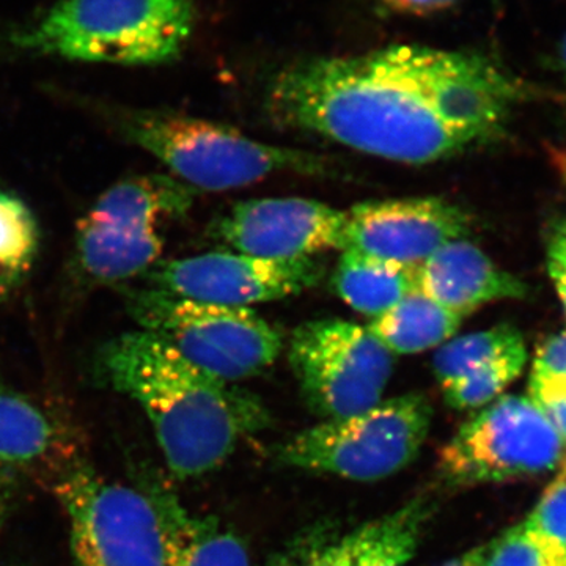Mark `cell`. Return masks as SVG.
<instances>
[{"mask_svg":"<svg viewBox=\"0 0 566 566\" xmlns=\"http://www.w3.org/2000/svg\"><path fill=\"white\" fill-rule=\"evenodd\" d=\"M527 364L526 346L505 354L495 360L485 370L468 376L461 381L442 389L446 403L457 411H471V409L485 408L493 403L513 381L523 374Z\"/></svg>","mask_w":566,"mask_h":566,"instance_id":"cell-22","label":"cell"},{"mask_svg":"<svg viewBox=\"0 0 566 566\" xmlns=\"http://www.w3.org/2000/svg\"><path fill=\"white\" fill-rule=\"evenodd\" d=\"M13 479L14 475L0 469V531L9 516L11 497H13Z\"/></svg>","mask_w":566,"mask_h":566,"instance_id":"cell-29","label":"cell"},{"mask_svg":"<svg viewBox=\"0 0 566 566\" xmlns=\"http://www.w3.org/2000/svg\"><path fill=\"white\" fill-rule=\"evenodd\" d=\"M434 504L419 495L338 539L340 566H409L422 542Z\"/></svg>","mask_w":566,"mask_h":566,"instance_id":"cell-17","label":"cell"},{"mask_svg":"<svg viewBox=\"0 0 566 566\" xmlns=\"http://www.w3.org/2000/svg\"><path fill=\"white\" fill-rule=\"evenodd\" d=\"M333 282L335 292L349 307L375 319L417 290V268L345 251Z\"/></svg>","mask_w":566,"mask_h":566,"instance_id":"cell-18","label":"cell"},{"mask_svg":"<svg viewBox=\"0 0 566 566\" xmlns=\"http://www.w3.org/2000/svg\"><path fill=\"white\" fill-rule=\"evenodd\" d=\"M387 10L408 17H430L450 10L461 0H379Z\"/></svg>","mask_w":566,"mask_h":566,"instance_id":"cell-28","label":"cell"},{"mask_svg":"<svg viewBox=\"0 0 566 566\" xmlns=\"http://www.w3.org/2000/svg\"><path fill=\"white\" fill-rule=\"evenodd\" d=\"M289 360L304 403L323 420L385 400L395 356L370 331L345 319H314L293 331Z\"/></svg>","mask_w":566,"mask_h":566,"instance_id":"cell-10","label":"cell"},{"mask_svg":"<svg viewBox=\"0 0 566 566\" xmlns=\"http://www.w3.org/2000/svg\"><path fill=\"white\" fill-rule=\"evenodd\" d=\"M562 472H566V441L564 444V460H562Z\"/></svg>","mask_w":566,"mask_h":566,"instance_id":"cell-33","label":"cell"},{"mask_svg":"<svg viewBox=\"0 0 566 566\" xmlns=\"http://www.w3.org/2000/svg\"><path fill=\"white\" fill-rule=\"evenodd\" d=\"M543 553L554 566H566V474L560 472L524 521Z\"/></svg>","mask_w":566,"mask_h":566,"instance_id":"cell-23","label":"cell"},{"mask_svg":"<svg viewBox=\"0 0 566 566\" xmlns=\"http://www.w3.org/2000/svg\"><path fill=\"white\" fill-rule=\"evenodd\" d=\"M139 483L161 512L169 546L167 566H252L240 535L218 517L192 515L161 475L144 469Z\"/></svg>","mask_w":566,"mask_h":566,"instance_id":"cell-16","label":"cell"},{"mask_svg":"<svg viewBox=\"0 0 566 566\" xmlns=\"http://www.w3.org/2000/svg\"><path fill=\"white\" fill-rule=\"evenodd\" d=\"M193 191L166 175H137L112 186L77 223L76 259L98 283L148 274L163 255V227L191 208Z\"/></svg>","mask_w":566,"mask_h":566,"instance_id":"cell-7","label":"cell"},{"mask_svg":"<svg viewBox=\"0 0 566 566\" xmlns=\"http://www.w3.org/2000/svg\"><path fill=\"white\" fill-rule=\"evenodd\" d=\"M346 212L300 197L253 199L234 205L216 227L223 243L270 260L312 259L340 251Z\"/></svg>","mask_w":566,"mask_h":566,"instance_id":"cell-13","label":"cell"},{"mask_svg":"<svg viewBox=\"0 0 566 566\" xmlns=\"http://www.w3.org/2000/svg\"><path fill=\"white\" fill-rule=\"evenodd\" d=\"M65 510L77 566H167V532L153 495L112 482L87 461L51 485Z\"/></svg>","mask_w":566,"mask_h":566,"instance_id":"cell-8","label":"cell"},{"mask_svg":"<svg viewBox=\"0 0 566 566\" xmlns=\"http://www.w3.org/2000/svg\"><path fill=\"white\" fill-rule=\"evenodd\" d=\"M196 0H59L0 29V51L66 61L163 65L185 50Z\"/></svg>","mask_w":566,"mask_h":566,"instance_id":"cell-3","label":"cell"},{"mask_svg":"<svg viewBox=\"0 0 566 566\" xmlns=\"http://www.w3.org/2000/svg\"><path fill=\"white\" fill-rule=\"evenodd\" d=\"M93 374L140 406L175 479L211 474L241 442L270 427L256 395L205 374L142 329L104 344Z\"/></svg>","mask_w":566,"mask_h":566,"instance_id":"cell-2","label":"cell"},{"mask_svg":"<svg viewBox=\"0 0 566 566\" xmlns=\"http://www.w3.org/2000/svg\"><path fill=\"white\" fill-rule=\"evenodd\" d=\"M482 546L475 547V549L469 551V553L463 554V556L447 562L444 566H480V562H482Z\"/></svg>","mask_w":566,"mask_h":566,"instance_id":"cell-30","label":"cell"},{"mask_svg":"<svg viewBox=\"0 0 566 566\" xmlns=\"http://www.w3.org/2000/svg\"><path fill=\"white\" fill-rule=\"evenodd\" d=\"M39 249L35 214L17 193L0 189V303L32 273Z\"/></svg>","mask_w":566,"mask_h":566,"instance_id":"cell-20","label":"cell"},{"mask_svg":"<svg viewBox=\"0 0 566 566\" xmlns=\"http://www.w3.org/2000/svg\"><path fill=\"white\" fill-rule=\"evenodd\" d=\"M417 290L463 319L483 305L527 294L526 283L465 238L442 245L417 266Z\"/></svg>","mask_w":566,"mask_h":566,"instance_id":"cell-15","label":"cell"},{"mask_svg":"<svg viewBox=\"0 0 566 566\" xmlns=\"http://www.w3.org/2000/svg\"><path fill=\"white\" fill-rule=\"evenodd\" d=\"M557 69L560 71L562 76H564L566 81V33L564 39L560 40V43H558Z\"/></svg>","mask_w":566,"mask_h":566,"instance_id":"cell-32","label":"cell"},{"mask_svg":"<svg viewBox=\"0 0 566 566\" xmlns=\"http://www.w3.org/2000/svg\"><path fill=\"white\" fill-rule=\"evenodd\" d=\"M553 163L556 166L558 177L564 181L566 188V151L565 150H554L553 151Z\"/></svg>","mask_w":566,"mask_h":566,"instance_id":"cell-31","label":"cell"},{"mask_svg":"<svg viewBox=\"0 0 566 566\" xmlns=\"http://www.w3.org/2000/svg\"><path fill=\"white\" fill-rule=\"evenodd\" d=\"M532 378L566 386V331L547 338L536 352Z\"/></svg>","mask_w":566,"mask_h":566,"instance_id":"cell-26","label":"cell"},{"mask_svg":"<svg viewBox=\"0 0 566 566\" xmlns=\"http://www.w3.org/2000/svg\"><path fill=\"white\" fill-rule=\"evenodd\" d=\"M564 460V441L546 417L520 395L480 409L439 450L438 474L452 488L531 479Z\"/></svg>","mask_w":566,"mask_h":566,"instance_id":"cell-9","label":"cell"},{"mask_svg":"<svg viewBox=\"0 0 566 566\" xmlns=\"http://www.w3.org/2000/svg\"><path fill=\"white\" fill-rule=\"evenodd\" d=\"M115 122L125 139L191 189L232 191L275 174H324L329 164L314 153L264 144L230 126L175 112L125 111Z\"/></svg>","mask_w":566,"mask_h":566,"instance_id":"cell-4","label":"cell"},{"mask_svg":"<svg viewBox=\"0 0 566 566\" xmlns=\"http://www.w3.org/2000/svg\"><path fill=\"white\" fill-rule=\"evenodd\" d=\"M271 566H340L338 539L326 534H311L294 542L279 554Z\"/></svg>","mask_w":566,"mask_h":566,"instance_id":"cell-25","label":"cell"},{"mask_svg":"<svg viewBox=\"0 0 566 566\" xmlns=\"http://www.w3.org/2000/svg\"><path fill=\"white\" fill-rule=\"evenodd\" d=\"M547 270L566 314V221H557L547 234Z\"/></svg>","mask_w":566,"mask_h":566,"instance_id":"cell-27","label":"cell"},{"mask_svg":"<svg viewBox=\"0 0 566 566\" xmlns=\"http://www.w3.org/2000/svg\"><path fill=\"white\" fill-rule=\"evenodd\" d=\"M463 318L419 290L371 319L367 329L394 354H419L452 340Z\"/></svg>","mask_w":566,"mask_h":566,"instance_id":"cell-19","label":"cell"},{"mask_svg":"<svg viewBox=\"0 0 566 566\" xmlns=\"http://www.w3.org/2000/svg\"><path fill=\"white\" fill-rule=\"evenodd\" d=\"M80 428L0 376V469L52 483L85 461Z\"/></svg>","mask_w":566,"mask_h":566,"instance_id":"cell-14","label":"cell"},{"mask_svg":"<svg viewBox=\"0 0 566 566\" xmlns=\"http://www.w3.org/2000/svg\"><path fill=\"white\" fill-rule=\"evenodd\" d=\"M346 212L340 251L420 266L442 245L471 232V216L441 197L379 200Z\"/></svg>","mask_w":566,"mask_h":566,"instance_id":"cell-12","label":"cell"},{"mask_svg":"<svg viewBox=\"0 0 566 566\" xmlns=\"http://www.w3.org/2000/svg\"><path fill=\"white\" fill-rule=\"evenodd\" d=\"M148 286L196 303L248 307L296 296L322 282L312 259L270 260L248 253L211 252L156 264Z\"/></svg>","mask_w":566,"mask_h":566,"instance_id":"cell-11","label":"cell"},{"mask_svg":"<svg viewBox=\"0 0 566 566\" xmlns=\"http://www.w3.org/2000/svg\"><path fill=\"white\" fill-rule=\"evenodd\" d=\"M431 422L433 406L423 394L400 395L300 431L277 447L275 458L300 471L378 482L416 461Z\"/></svg>","mask_w":566,"mask_h":566,"instance_id":"cell-5","label":"cell"},{"mask_svg":"<svg viewBox=\"0 0 566 566\" xmlns=\"http://www.w3.org/2000/svg\"><path fill=\"white\" fill-rule=\"evenodd\" d=\"M521 346H526L523 335L509 324L452 338L436 349L433 374L439 386L446 389L453 382L485 370L495 360Z\"/></svg>","mask_w":566,"mask_h":566,"instance_id":"cell-21","label":"cell"},{"mask_svg":"<svg viewBox=\"0 0 566 566\" xmlns=\"http://www.w3.org/2000/svg\"><path fill=\"white\" fill-rule=\"evenodd\" d=\"M128 308L139 329L230 385L263 374L283 349L281 331L252 308L196 303L151 286L129 294Z\"/></svg>","mask_w":566,"mask_h":566,"instance_id":"cell-6","label":"cell"},{"mask_svg":"<svg viewBox=\"0 0 566 566\" xmlns=\"http://www.w3.org/2000/svg\"><path fill=\"white\" fill-rule=\"evenodd\" d=\"M523 95L486 55L395 44L290 63L268 85L275 125L423 166L493 140Z\"/></svg>","mask_w":566,"mask_h":566,"instance_id":"cell-1","label":"cell"},{"mask_svg":"<svg viewBox=\"0 0 566 566\" xmlns=\"http://www.w3.org/2000/svg\"><path fill=\"white\" fill-rule=\"evenodd\" d=\"M482 549L480 566H554L523 523L509 528Z\"/></svg>","mask_w":566,"mask_h":566,"instance_id":"cell-24","label":"cell"}]
</instances>
